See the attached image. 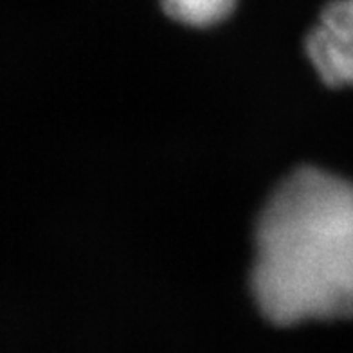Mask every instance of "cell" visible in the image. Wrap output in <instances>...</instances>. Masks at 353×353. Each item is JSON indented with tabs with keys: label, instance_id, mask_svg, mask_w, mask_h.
Instances as JSON below:
<instances>
[{
	"label": "cell",
	"instance_id": "obj_1",
	"mask_svg": "<svg viewBox=\"0 0 353 353\" xmlns=\"http://www.w3.org/2000/svg\"><path fill=\"white\" fill-rule=\"evenodd\" d=\"M252 294L288 326L353 317V184L298 168L272 191L256 225Z\"/></svg>",
	"mask_w": 353,
	"mask_h": 353
},
{
	"label": "cell",
	"instance_id": "obj_2",
	"mask_svg": "<svg viewBox=\"0 0 353 353\" xmlns=\"http://www.w3.org/2000/svg\"><path fill=\"white\" fill-rule=\"evenodd\" d=\"M305 49L323 83L353 85V0H332L308 33Z\"/></svg>",
	"mask_w": 353,
	"mask_h": 353
},
{
	"label": "cell",
	"instance_id": "obj_3",
	"mask_svg": "<svg viewBox=\"0 0 353 353\" xmlns=\"http://www.w3.org/2000/svg\"><path fill=\"white\" fill-rule=\"evenodd\" d=\"M170 19L191 28H210L228 19L236 0H161Z\"/></svg>",
	"mask_w": 353,
	"mask_h": 353
}]
</instances>
